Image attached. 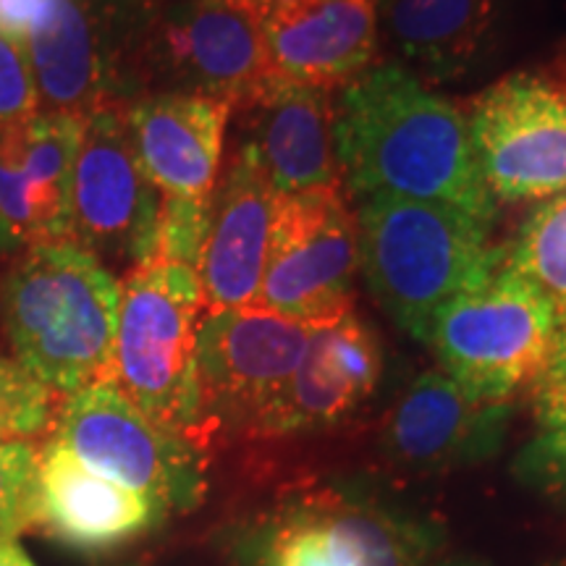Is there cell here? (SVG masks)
Here are the masks:
<instances>
[{"label": "cell", "mask_w": 566, "mask_h": 566, "mask_svg": "<svg viewBox=\"0 0 566 566\" xmlns=\"http://www.w3.org/2000/svg\"><path fill=\"white\" fill-rule=\"evenodd\" d=\"M548 566H566V558H562V562H554V564H548Z\"/></svg>", "instance_id": "1f68e13d"}, {"label": "cell", "mask_w": 566, "mask_h": 566, "mask_svg": "<svg viewBox=\"0 0 566 566\" xmlns=\"http://www.w3.org/2000/svg\"><path fill=\"white\" fill-rule=\"evenodd\" d=\"M40 113L30 66L17 45L0 38V129L21 124Z\"/></svg>", "instance_id": "4316f807"}, {"label": "cell", "mask_w": 566, "mask_h": 566, "mask_svg": "<svg viewBox=\"0 0 566 566\" xmlns=\"http://www.w3.org/2000/svg\"><path fill=\"white\" fill-rule=\"evenodd\" d=\"M514 478L543 499L566 506V422L541 428L516 451Z\"/></svg>", "instance_id": "484cf974"}, {"label": "cell", "mask_w": 566, "mask_h": 566, "mask_svg": "<svg viewBox=\"0 0 566 566\" xmlns=\"http://www.w3.org/2000/svg\"><path fill=\"white\" fill-rule=\"evenodd\" d=\"M122 283L74 242L38 244L0 286L13 359L59 396L111 380Z\"/></svg>", "instance_id": "7a4b0ae2"}, {"label": "cell", "mask_w": 566, "mask_h": 566, "mask_svg": "<svg viewBox=\"0 0 566 566\" xmlns=\"http://www.w3.org/2000/svg\"><path fill=\"white\" fill-rule=\"evenodd\" d=\"M281 195L258 160L237 147L210 195L200 258L205 313L250 310L263 283Z\"/></svg>", "instance_id": "9a60e30c"}, {"label": "cell", "mask_w": 566, "mask_h": 566, "mask_svg": "<svg viewBox=\"0 0 566 566\" xmlns=\"http://www.w3.org/2000/svg\"><path fill=\"white\" fill-rule=\"evenodd\" d=\"M307 325L263 310L205 313L197 331L202 446L263 438L307 346Z\"/></svg>", "instance_id": "ba28073f"}, {"label": "cell", "mask_w": 566, "mask_h": 566, "mask_svg": "<svg viewBox=\"0 0 566 566\" xmlns=\"http://www.w3.org/2000/svg\"><path fill=\"white\" fill-rule=\"evenodd\" d=\"M155 63L179 90L244 111L275 82L263 27L226 0H181L153 30Z\"/></svg>", "instance_id": "7c38bea8"}, {"label": "cell", "mask_w": 566, "mask_h": 566, "mask_svg": "<svg viewBox=\"0 0 566 566\" xmlns=\"http://www.w3.org/2000/svg\"><path fill=\"white\" fill-rule=\"evenodd\" d=\"M375 6H378V0H375Z\"/></svg>", "instance_id": "d6a6232c"}, {"label": "cell", "mask_w": 566, "mask_h": 566, "mask_svg": "<svg viewBox=\"0 0 566 566\" xmlns=\"http://www.w3.org/2000/svg\"><path fill=\"white\" fill-rule=\"evenodd\" d=\"M38 443H0V541L38 525Z\"/></svg>", "instance_id": "d4e9b609"}, {"label": "cell", "mask_w": 566, "mask_h": 566, "mask_svg": "<svg viewBox=\"0 0 566 566\" xmlns=\"http://www.w3.org/2000/svg\"><path fill=\"white\" fill-rule=\"evenodd\" d=\"M430 566H488L483 558L475 556H438Z\"/></svg>", "instance_id": "4dcf8cb0"}, {"label": "cell", "mask_w": 566, "mask_h": 566, "mask_svg": "<svg viewBox=\"0 0 566 566\" xmlns=\"http://www.w3.org/2000/svg\"><path fill=\"white\" fill-rule=\"evenodd\" d=\"M512 405L467 394L441 370L417 375L386 417L380 451L396 470L441 475L493 459L504 446Z\"/></svg>", "instance_id": "4fadbf2b"}, {"label": "cell", "mask_w": 566, "mask_h": 566, "mask_svg": "<svg viewBox=\"0 0 566 566\" xmlns=\"http://www.w3.org/2000/svg\"><path fill=\"white\" fill-rule=\"evenodd\" d=\"M359 273L378 307L415 342H428L438 310L504 263L491 223L451 205L378 195L354 212Z\"/></svg>", "instance_id": "3957f363"}, {"label": "cell", "mask_w": 566, "mask_h": 566, "mask_svg": "<svg viewBox=\"0 0 566 566\" xmlns=\"http://www.w3.org/2000/svg\"><path fill=\"white\" fill-rule=\"evenodd\" d=\"M375 9L394 63L422 82L467 71L493 21V0H378Z\"/></svg>", "instance_id": "7402d4cb"}, {"label": "cell", "mask_w": 566, "mask_h": 566, "mask_svg": "<svg viewBox=\"0 0 566 566\" xmlns=\"http://www.w3.org/2000/svg\"><path fill=\"white\" fill-rule=\"evenodd\" d=\"M229 116L231 105L176 90L126 108L134 147L160 197L210 200Z\"/></svg>", "instance_id": "d6986e66"}, {"label": "cell", "mask_w": 566, "mask_h": 566, "mask_svg": "<svg viewBox=\"0 0 566 566\" xmlns=\"http://www.w3.org/2000/svg\"><path fill=\"white\" fill-rule=\"evenodd\" d=\"M55 394L17 359L0 354V443L30 441L51 433Z\"/></svg>", "instance_id": "cb8c5ba5"}, {"label": "cell", "mask_w": 566, "mask_h": 566, "mask_svg": "<svg viewBox=\"0 0 566 566\" xmlns=\"http://www.w3.org/2000/svg\"><path fill=\"white\" fill-rule=\"evenodd\" d=\"M205 315L200 275L147 260L122 283L111 384L153 422L187 438L202 454L197 331Z\"/></svg>", "instance_id": "5b68a950"}, {"label": "cell", "mask_w": 566, "mask_h": 566, "mask_svg": "<svg viewBox=\"0 0 566 566\" xmlns=\"http://www.w3.org/2000/svg\"><path fill=\"white\" fill-rule=\"evenodd\" d=\"M506 265L546 300L566 325V192L548 197L525 218L506 250Z\"/></svg>", "instance_id": "603a6c76"}, {"label": "cell", "mask_w": 566, "mask_h": 566, "mask_svg": "<svg viewBox=\"0 0 566 566\" xmlns=\"http://www.w3.org/2000/svg\"><path fill=\"white\" fill-rule=\"evenodd\" d=\"M359 242L342 189L281 197L252 307L300 325L354 313Z\"/></svg>", "instance_id": "30bf717a"}, {"label": "cell", "mask_w": 566, "mask_h": 566, "mask_svg": "<svg viewBox=\"0 0 566 566\" xmlns=\"http://www.w3.org/2000/svg\"><path fill=\"white\" fill-rule=\"evenodd\" d=\"M226 3H229V0H226Z\"/></svg>", "instance_id": "836d02e7"}, {"label": "cell", "mask_w": 566, "mask_h": 566, "mask_svg": "<svg viewBox=\"0 0 566 566\" xmlns=\"http://www.w3.org/2000/svg\"><path fill=\"white\" fill-rule=\"evenodd\" d=\"M527 394L533 401L537 428H554L566 422V325L558 331L554 352Z\"/></svg>", "instance_id": "83f0119b"}, {"label": "cell", "mask_w": 566, "mask_h": 566, "mask_svg": "<svg viewBox=\"0 0 566 566\" xmlns=\"http://www.w3.org/2000/svg\"><path fill=\"white\" fill-rule=\"evenodd\" d=\"M244 113L247 153L281 197L342 189L336 158V92L273 82Z\"/></svg>", "instance_id": "2e32d148"}, {"label": "cell", "mask_w": 566, "mask_h": 566, "mask_svg": "<svg viewBox=\"0 0 566 566\" xmlns=\"http://www.w3.org/2000/svg\"><path fill=\"white\" fill-rule=\"evenodd\" d=\"M40 111L90 116L111 101L113 63L90 0H42L19 45Z\"/></svg>", "instance_id": "44dd1931"}, {"label": "cell", "mask_w": 566, "mask_h": 566, "mask_svg": "<svg viewBox=\"0 0 566 566\" xmlns=\"http://www.w3.org/2000/svg\"><path fill=\"white\" fill-rule=\"evenodd\" d=\"M275 82L338 92L375 66V0H294L263 24Z\"/></svg>", "instance_id": "ac0fdd59"}, {"label": "cell", "mask_w": 566, "mask_h": 566, "mask_svg": "<svg viewBox=\"0 0 566 566\" xmlns=\"http://www.w3.org/2000/svg\"><path fill=\"white\" fill-rule=\"evenodd\" d=\"M464 116L495 205L566 192V55L506 74Z\"/></svg>", "instance_id": "9c48e42d"}, {"label": "cell", "mask_w": 566, "mask_h": 566, "mask_svg": "<svg viewBox=\"0 0 566 566\" xmlns=\"http://www.w3.org/2000/svg\"><path fill=\"white\" fill-rule=\"evenodd\" d=\"M446 530L433 516L363 483L283 495L231 537L237 566H430Z\"/></svg>", "instance_id": "277c9868"}, {"label": "cell", "mask_w": 566, "mask_h": 566, "mask_svg": "<svg viewBox=\"0 0 566 566\" xmlns=\"http://www.w3.org/2000/svg\"><path fill=\"white\" fill-rule=\"evenodd\" d=\"M384 375L378 334L357 313L313 325L268 436L323 430L357 412Z\"/></svg>", "instance_id": "e0dca14e"}, {"label": "cell", "mask_w": 566, "mask_h": 566, "mask_svg": "<svg viewBox=\"0 0 566 566\" xmlns=\"http://www.w3.org/2000/svg\"><path fill=\"white\" fill-rule=\"evenodd\" d=\"M51 433L87 470L139 495L163 520L200 506L208 454L139 412L111 380L63 396Z\"/></svg>", "instance_id": "52a82bcc"}, {"label": "cell", "mask_w": 566, "mask_h": 566, "mask_svg": "<svg viewBox=\"0 0 566 566\" xmlns=\"http://www.w3.org/2000/svg\"><path fill=\"white\" fill-rule=\"evenodd\" d=\"M160 522L166 520L147 501L87 470L55 438L38 449V525L63 546L97 554Z\"/></svg>", "instance_id": "ffe728a7"}, {"label": "cell", "mask_w": 566, "mask_h": 566, "mask_svg": "<svg viewBox=\"0 0 566 566\" xmlns=\"http://www.w3.org/2000/svg\"><path fill=\"white\" fill-rule=\"evenodd\" d=\"M229 3L239 6V9L250 13V17L258 21V24H263L265 19H271L273 13L286 9V6L294 3V0H229Z\"/></svg>", "instance_id": "f1b7e54d"}, {"label": "cell", "mask_w": 566, "mask_h": 566, "mask_svg": "<svg viewBox=\"0 0 566 566\" xmlns=\"http://www.w3.org/2000/svg\"><path fill=\"white\" fill-rule=\"evenodd\" d=\"M336 158L359 202L391 195L451 205L493 223L467 116L399 63H375L336 92Z\"/></svg>", "instance_id": "6da1fadb"}, {"label": "cell", "mask_w": 566, "mask_h": 566, "mask_svg": "<svg viewBox=\"0 0 566 566\" xmlns=\"http://www.w3.org/2000/svg\"><path fill=\"white\" fill-rule=\"evenodd\" d=\"M158 218L160 192L134 147L126 108L108 103L92 111L84 116L71 176L69 242L101 263L137 268L150 260Z\"/></svg>", "instance_id": "8fae6325"}, {"label": "cell", "mask_w": 566, "mask_h": 566, "mask_svg": "<svg viewBox=\"0 0 566 566\" xmlns=\"http://www.w3.org/2000/svg\"><path fill=\"white\" fill-rule=\"evenodd\" d=\"M82 129L84 118L48 111L0 129V254L69 242Z\"/></svg>", "instance_id": "5bb4252c"}, {"label": "cell", "mask_w": 566, "mask_h": 566, "mask_svg": "<svg viewBox=\"0 0 566 566\" xmlns=\"http://www.w3.org/2000/svg\"><path fill=\"white\" fill-rule=\"evenodd\" d=\"M0 566H34V562L17 541H0Z\"/></svg>", "instance_id": "f546056e"}, {"label": "cell", "mask_w": 566, "mask_h": 566, "mask_svg": "<svg viewBox=\"0 0 566 566\" xmlns=\"http://www.w3.org/2000/svg\"><path fill=\"white\" fill-rule=\"evenodd\" d=\"M558 331L554 307L504 260L438 310L424 344L467 394L512 405L543 373Z\"/></svg>", "instance_id": "8992f818"}]
</instances>
